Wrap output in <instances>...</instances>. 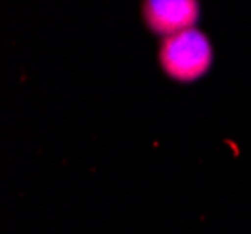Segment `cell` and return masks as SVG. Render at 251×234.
Listing matches in <instances>:
<instances>
[{
	"mask_svg": "<svg viewBox=\"0 0 251 234\" xmlns=\"http://www.w3.org/2000/svg\"><path fill=\"white\" fill-rule=\"evenodd\" d=\"M159 64L175 81H197L208 71L212 64L210 40L197 28L165 38L159 47Z\"/></svg>",
	"mask_w": 251,
	"mask_h": 234,
	"instance_id": "1",
	"label": "cell"
},
{
	"mask_svg": "<svg viewBox=\"0 0 251 234\" xmlns=\"http://www.w3.org/2000/svg\"><path fill=\"white\" fill-rule=\"evenodd\" d=\"M143 19L157 36H176L195 28L199 19V2L195 0H148L143 4Z\"/></svg>",
	"mask_w": 251,
	"mask_h": 234,
	"instance_id": "2",
	"label": "cell"
}]
</instances>
